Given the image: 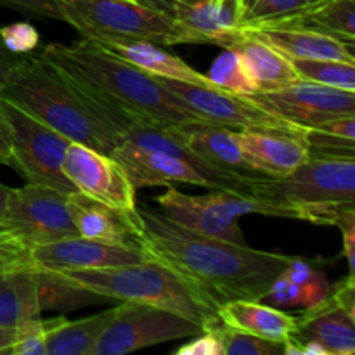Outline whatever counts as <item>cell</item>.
<instances>
[{"mask_svg":"<svg viewBox=\"0 0 355 355\" xmlns=\"http://www.w3.org/2000/svg\"><path fill=\"white\" fill-rule=\"evenodd\" d=\"M9 193H10V187L0 184V217H2L3 208H6V201H7V196H9Z\"/></svg>","mask_w":355,"mask_h":355,"instance_id":"44","label":"cell"},{"mask_svg":"<svg viewBox=\"0 0 355 355\" xmlns=\"http://www.w3.org/2000/svg\"><path fill=\"white\" fill-rule=\"evenodd\" d=\"M232 51L241 55L259 92L279 90L300 80L288 55L260 38L253 37L248 31L243 30V37L232 47Z\"/></svg>","mask_w":355,"mask_h":355,"instance_id":"25","label":"cell"},{"mask_svg":"<svg viewBox=\"0 0 355 355\" xmlns=\"http://www.w3.org/2000/svg\"><path fill=\"white\" fill-rule=\"evenodd\" d=\"M252 97L267 110L276 111L304 128H314L335 118L355 114V92L305 80H298L279 90L257 92Z\"/></svg>","mask_w":355,"mask_h":355,"instance_id":"12","label":"cell"},{"mask_svg":"<svg viewBox=\"0 0 355 355\" xmlns=\"http://www.w3.org/2000/svg\"><path fill=\"white\" fill-rule=\"evenodd\" d=\"M300 80L355 92V62L335 59H291Z\"/></svg>","mask_w":355,"mask_h":355,"instance_id":"29","label":"cell"},{"mask_svg":"<svg viewBox=\"0 0 355 355\" xmlns=\"http://www.w3.org/2000/svg\"><path fill=\"white\" fill-rule=\"evenodd\" d=\"M156 201L159 205V211L182 227L210 238L246 245L245 236L239 227V217L224 210L211 198V194L193 196L168 186Z\"/></svg>","mask_w":355,"mask_h":355,"instance_id":"16","label":"cell"},{"mask_svg":"<svg viewBox=\"0 0 355 355\" xmlns=\"http://www.w3.org/2000/svg\"><path fill=\"white\" fill-rule=\"evenodd\" d=\"M62 172L78 193L120 210L137 211L134 186L111 155L71 142L62 159Z\"/></svg>","mask_w":355,"mask_h":355,"instance_id":"11","label":"cell"},{"mask_svg":"<svg viewBox=\"0 0 355 355\" xmlns=\"http://www.w3.org/2000/svg\"><path fill=\"white\" fill-rule=\"evenodd\" d=\"M284 23L302 24L354 44L355 40V0H322L312 3L302 14ZM279 24V23H277Z\"/></svg>","mask_w":355,"mask_h":355,"instance_id":"27","label":"cell"},{"mask_svg":"<svg viewBox=\"0 0 355 355\" xmlns=\"http://www.w3.org/2000/svg\"><path fill=\"white\" fill-rule=\"evenodd\" d=\"M73 225L82 238L141 250L142 225L137 211H125L82 193L68 194Z\"/></svg>","mask_w":355,"mask_h":355,"instance_id":"18","label":"cell"},{"mask_svg":"<svg viewBox=\"0 0 355 355\" xmlns=\"http://www.w3.org/2000/svg\"><path fill=\"white\" fill-rule=\"evenodd\" d=\"M40 270L37 267H9L0 270V326L19 328L40 318Z\"/></svg>","mask_w":355,"mask_h":355,"instance_id":"24","label":"cell"},{"mask_svg":"<svg viewBox=\"0 0 355 355\" xmlns=\"http://www.w3.org/2000/svg\"><path fill=\"white\" fill-rule=\"evenodd\" d=\"M61 21L96 42L146 40L168 45L172 16L139 0H58Z\"/></svg>","mask_w":355,"mask_h":355,"instance_id":"6","label":"cell"},{"mask_svg":"<svg viewBox=\"0 0 355 355\" xmlns=\"http://www.w3.org/2000/svg\"><path fill=\"white\" fill-rule=\"evenodd\" d=\"M304 2H305V3H309V6H312V3H311V0H304Z\"/></svg>","mask_w":355,"mask_h":355,"instance_id":"47","label":"cell"},{"mask_svg":"<svg viewBox=\"0 0 355 355\" xmlns=\"http://www.w3.org/2000/svg\"><path fill=\"white\" fill-rule=\"evenodd\" d=\"M198 333H201L200 326L182 315L153 305L121 302L92 355H125L158 343L191 338Z\"/></svg>","mask_w":355,"mask_h":355,"instance_id":"9","label":"cell"},{"mask_svg":"<svg viewBox=\"0 0 355 355\" xmlns=\"http://www.w3.org/2000/svg\"><path fill=\"white\" fill-rule=\"evenodd\" d=\"M31 266L49 272L61 270L107 269L144 262L142 250L111 245L97 239L71 236L49 245L35 246L30 253Z\"/></svg>","mask_w":355,"mask_h":355,"instance_id":"14","label":"cell"},{"mask_svg":"<svg viewBox=\"0 0 355 355\" xmlns=\"http://www.w3.org/2000/svg\"><path fill=\"white\" fill-rule=\"evenodd\" d=\"M116 307L78 321L59 318L58 324L45 336L47 355H92L97 340L113 319Z\"/></svg>","mask_w":355,"mask_h":355,"instance_id":"26","label":"cell"},{"mask_svg":"<svg viewBox=\"0 0 355 355\" xmlns=\"http://www.w3.org/2000/svg\"><path fill=\"white\" fill-rule=\"evenodd\" d=\"M96 42V40H94ZM111 54L132 62L142 71L156 76V78L180 80V82L194 83V85L215 87L207 75H201L196 69L191 68L186 61L175 54H170L163 49V45L153 44L146 40H127V42H96Z\"/></svg>","mask_w":355,"mask_h":355,"instance_id":"22","label":"cell"},{"mask_svg":"<svg viewBox=\"0 0 355 355\" xmlns=\"http://www.w3.org/2000/svg\"><path fill=\"white\" fill-rule=\"evenodd\" d=\"M318 2H322V0H311V3H318Z\"/></svg>","mask_w":355,"mask_h":355,"instance_id":"46","label":"cell"},{"mask_svg":"<svg viewBox=\"0 0 355 355\" xmlns=\"http://www.w3.org/2000/svg\"><path fill=\"white\" fill-rule=\"evenodd\" d=\"M217 315L227 328L274 342H288L297 328V318L260 300H231L217 307Z\"/></svg>","mask_w":355,"mask_h":355,"instance_id":"23","label":"cell"},{"mask_svg":"<svg viewBox=\"0 0 355 355\" xmlns=\"http://www.w3.org/2000/svg\"><path fill=\"white\" fill-rule=\"evenodd\" d=\"M137 214L146 259L172 269L217 307L231 300H263L297 259L200 234L151 207H137Z\"/></svg>","mask_w":355,"mask_h":355,"instance_id":"1","label":"cell"},{"mask_svg":"<svg viewBox=\"0 0 355 355\" xmlns=\"http://www.w3.org/2000/svg\"><path fill=\"white\" fill-rule=\"evenodd\" d=\"M309 158H355V141L328 134L321 128H305Z\"/></svg>","mask_w":355,"mask_h":355,"instance_id":"33","label":"cell"},{"mask_svg":"<svg viewBox=\"0 0 355 355\" xmlns=\"http://www.w3.org/2000/svg\"><path fill=\"white\" fill-rule=\"evenodd\" d=\"M40 52L130 120L158 127L198 120L156 76L111 54L90 38L69 45H45Z\"/></svg>","mask_w":355,"mask_h":355,"instance_id":"3","label":"cell"},{"mask_svg":"<svg viewBox=\"0 0 355 355\" xmlns=\"http://www.w3.org/2000/svg\"><path fill=\"white\" fill-rule=\"evenodd\" d=\"M246 194L293 205L315 225H338L355 210V158H309L284 177H250Z\"/></svg>","mask_w":355,"mask_h":355,"instance_id":"5","label":"cell"},{"mask_svg":"<svg viewBox=\"0 0 355 355\" xmlns=\"http://www.w3.org/2000/svg\"><path fill=\"white\" fill-rule=\"evenodd\" d=\"M62 279L104 300L137 302L189 319L201 331L218 328L217 305L163 263L148 260L107 269L61 270Z\"/></svg>","mask_w":355,"mask_h":355,"instance_id":"4","label":"cell"},{"mask_svg":"<svg viewBox=\"0 0 355 355\" xmlns=\"http://www.w3.org/2000/svg\"><path fill=\"white\" fill-rule=\"evenodd\" d=\"M238 141L259 175L284 177L309 159L305 128H241Z\"/></svg>","mask_w":355,"mask_h":355,"instance_id":"15","label":"cell"},{"mask_svg":"<svg viewBox=\"0 0 355 355\" xmlns=\"http://www.w3.org/2000/svg\"><path fill=\"white\" fill-rule=\"evenodd\" d=\"M0 227L28 250L78 236L69 215L68 194L33 182L10 187Z\"/></svg>","mask_w":355,"mask_h":355,"instance_id":"8","label":"cell"},{"mask_svg":"<svg viewBox=\"0 0 355 355\" xmlns=\"http://www.w3.org/2000/svg\"><path fill=\"white\" fill-rule=\"evenodd\" d=\"M336 227L342 229V238H343V253L349 262L350 274H354V248H355V210L349 211L345 217L340 220Z\"/></svg>","mask_w":355,"mask_h":355,"instance_id":"37","label":"cell"},{"mask_svg":"<svg viewBox=\"0 0 355 355\" xmlns=\"http://www.w3.org/2000/svg\"><path fill=\"white\" fill-rule=\"evenodd\" d=\"M0 162L7 163L10 162V146H9V134H7L6 123H3V118L0 114Z\"/></svg>","mask_w":355,"mask_h":355,"instance_id":"41","label":"cell"},{"mask_svg":"<svg viewBox=\"0 0 355 355\" xmlns=\"http://www.w3.org/2000/svg\"><path fill=\"white\" fill-rule=\"evenodd\" d=\"M207 76L218 89L229 90L239 96H253L259 92L241 55L232 49H224V52L215 59Z\"/></svg>","mask_w":355,"mask_h":355,"instance_id":"30","label":"cell"},{"mask_svg":"<svg viewBox=\"0 0 355 355\" xmlns=\"http://www.w3.org/2000/svg\"><path fill=\"white\" fill-rule=\"evenodd\" d=\"M198 120L236 128H297L276 111L267 110L252 96H239L218 87L194 85L180 80L158 78ZM304 128V127H302Z\"/></svg>","mask_w":355,"mask_h":355,"instance_id":"10","label":"cell"},{"mask_svg":"<svg viewBox=\"0 0 355 355\" xmlns=\"http://www.w3.org/2000/svg\"><path fill=\"white\" fill-rule=\"evenodd\" d=\"M168 45L210 44L232 49L243 37L238 0H172Z\"/></svg>","mask_w":355,"mask_h":355,"instance_id":"13","label":"cell"},{"mask_svg":"<svg viewBox=\"0 0 355 355\" xmlns=\"http://www.w3.org/2000/svg\"><path fill=\"white\" fill-rule=\"evenodd\" d=\"M139 2L146 3L149 7H155V9L165 10V12L170 14V3H172V0H139Z\"/></svg>","mask_w":355,"mask_h":355,"instance_id":"43","label":"cell"},{"mask_svg":"<svg viewBox=\"0 0 355 355\" xmlns=\"http://www.w3.org/2000/svg\"><path fill=\"white\" fill-rule=\"evenodd\" d=\"M0 3L10 9L21 10V12L61 21V9H59L58 0H0Z\"/></svg>","mask_w":355,"mask_h":355,"instance_id":"36","label":"cell"},{"mask_svg":"<svg viewBox=\"0 0 355 355\" xmlns=\"http://www.w3.org/2000/svg\"><path fill=\"white\" fill-rule=\"evenodd\" d=\"M0 114L9 134V165L28 182L52 187L66 194L76 193L75 186L62 172V159L71 141L2 97Z\"/></svg>","mask_w":355,"mask_h":355,"instance_id":"7","label":"cell"},{"mask_svg":"<svg viewBox=\"0 0 355 355\" xmlns=\"http://www.w3.org/2000/svg\"><path fill=\"white\" fill-rule=\"evenodd\" d=\"M114 159L127 172L134 189L165 186L170 182H186L194 186H207L205 177L184 159L155 151H142L130 146L118 144L111 153Z\"/></svg>","mask_w":355,"mask_h":355,"instance_id":"21","label":"cell"},{"mask_svg":"<svg viewBox=\"0 0 355 355\" xmlns=\"http://www.w3.org/2000/svg\"><path fill=\"white\" fill-rule=\"evenodd\" d=\"M0 97L71 142L111 153L134 123L42 52L17 55Z\"/></svg>","mask_w":355,"mask_h":355,"instance_id":"2","label":"cell"},{"mask_svg":"<svg viewBox=\"0 0 355 355\" xmlns=\"http://www.w3.org/2000/svg\"><path fill=\"white\" fill-rule=\"evenodd\" d=\"M177 355H225L220 336L215 331H201L191 336V342L175 350Z\"/></svg>","mask_w":355,"mask_h":355,"instance_id":"35","label":"cell"},{"mask_svg":"<svg viewBox=\"0 0 355 355\" xmlns=\"http://www.w3.org/2000/svg\"><path fill=\"white\" fill-rule=\"evenodd\" d=\"M314 128H321V130L328 132V134L338 135L343 139H352L355 141V114L354 116H340L335 120H329L326 123L318 125Z\"/></svg>","mask_w":355,"mask_h":355,"instance_id":"38","label":"cell"},{"mask_svg":"<svg viewBox=\"0 0 355 355\" xmlns=\"http://www.w3.org/2000/svg\"><path fill=\"white\" fill-rule=\"evenodd\" d=\"M243 30L272 45L290 59H335V61L355 62L354 44L322 33L314 28L279 23L243 28Z\"/></svg>","mask_w":355,"mask_h":355,"instance_id":"20","label":"cell"},{"mask_svg":"<svg viewBox=\"0 0 355 355\" xmlns=\"http://www.w3.org/2000/svg\"><path fill=\"white\" fill-rule=\"evenodd\" d=\"M17 338V329L2 328L0 326V354H10V347L14 345Z\"/></svg>","mask_w":355,"mask_h":355,"instance_id":"42","label":"cell"},{"mask_svg":"<svg viewBox=\"0 0 355 355\" xmlns=\"http://www.w3.org/2000/svg\"><path fill=\"white\" fill-rule=\"evenodd\" d=\"M211 331L220 336L225 355H284L286 342H274L262 336L236 331L225 324H220Z\"/></svg>","mask_w":355,"mask_h":355,"instance_id":"31","label":"cell"},{"mask_svg":"<svg viewBox=\"0 0 355 355\" xmlns=\"http://www.w3.org/2000/svg\"><path fill=\"white\" fill-rule=\"evenodd\" d=\"M0 38L7 51L14 55L31 54L40 45V35L30 23H14L0 28Z\"/></svg>","mask_w":355,"mask_h":355,"instance_id":"34","label":"cell"},{"mask_svg":"<svg viewBox=\"0 0 355 355\" xmlns=\"http://www.w3.org/2000/svg\"><path fill=\"white\" fill-rule=\"evenodd\" d=\"M283 274L286 279H290L291 283H295V284H304L315 276V272L312 270V267L307 266L305 262H302V260H298V257L290 263V267H288Z\"/></svg>","mask_w":355,"mask_h":355,"instance_id":"39","label":"cell"},{"mask_svg":"<svg viewBox=\"0 0 355 355\" xmlns=\"http://www.w3.org/2000/svg\"><path fill=\"white\" fill-rule=\"evenodd\" d=\"M59 318L47 319V321L37 318L21 324L19 328H16L17 338L14 342V345L10 347L9 355H47L45 336L58 324Z\"/></svg>","mask_w":355,"mask_h":355,"instance_id":"32","label":"cell"},{"mask_svg":"<svg viewBox=\"0 0 355 355\" xmlns=\"http://www.w3.org/2000/svg\"><path fill=\"white\" fill-rule=\"evenodd\" d=\"M309 7L304 0H238L239 28L284 23Z\"/></svg>","mask_w":355,"mask_h":355,"instance_id":"28","label":"cell"},{"mask_svg":"<svg viewBox=\"0 0 355 355\" xmlns=\"http://www.w3.org/2000/svg\"><path fill=\"white\" fill-rule=\"evenodd\" d=\"M17 55H14L12 52H9L3 45L2 38H0V90L3 89L7 82V76H9L10 69H12L14 62H16Z\"/></svg>","mask_w":355,"mask_h":355,"instance_id":"40","label":"cell"},{"mask_svg":"<svg viewBox=\"0 0 355 355\" xmlns=\"http://www.w3.org/2000/svg\"><path fill=\"white\" fill-rule=\"evenodd\" d=\"M3 269H9V266H7L6 262H2V260H0V270H3Z\"/></svg>","mask_w":355,"mask_h":355,"instance_id":"45","label":"cell"},{"mask_svg":"<svg viewBox=\"0 0 355 355\" xmlns=\"http://www.w3.org/2000/svg\"><path fill=\"white\" fill-rule=\"evenodd\" d=\"M312 340L324 347L328 355H352L355 352V315L347 312L328 288L324 297L307 307L297 318V328L290 342Z\"/></svg>","mask_w":355,"mask_h":355,"instance_id":"19","label":"cell"},{"mask_svg":"<svg viewBox=\"0 0 355 355\" xmlns=\"http://www.w3.org/2000/svg\"><path fill=\"white\" fill-rule=\"evenodd\" d=\"M173 139L196 153L210 165L245 177H262L252 168L238 141V130L203 120H187L166 125Z\"/></svg>","mask_w":355,"mask_h":355,"instance_id":"17","label":"cell"}]
</instances>
